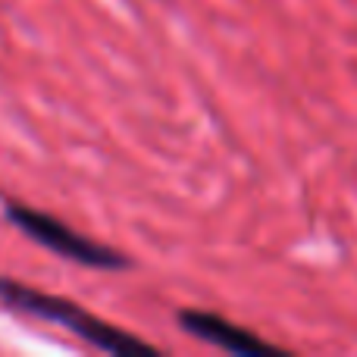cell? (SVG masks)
I'll return each instance as SVG.
<instances>
[{"instance_id":"6da1fadb","label":"cell","mask_w":357,"mask_h":357,"mask_svg":"<svg viewBox=\"0 0 357 357\" xmlns=\"http://www.w3.org/2000/svg\"><path fill=\"white\" fill-rule=\"evenodd\" d=\"M0 307L41 323H54V326L66 329L75 339H82L85 345L98 348L104 354H160L157 345L126 333L116 323L100 320L82 304L60 295H50V291H38L13 276H0Z\"/></svg>"},{"instance_id":"7a4b0ae2","label":"cell","mask_w":357,"mask_h":357,"mask_svg":"<svg viewBox=\"0 0 357 357\" xmlns=\"http://www.w3.org/2000/svg\"><path fill=\"white\" fill-rule=\"evenodd\" d=\"M0 210H3V220L10 222L13 229H19L29 241H35L38 248L56 254V257L69 260V264L88 266V270H104V273H126L135 266V260L126 251L75 232L60 216L44 213V210L31 207V204H22V201H16V197L3 195L0 197Z\"/></svg>"},{"instance_id":"3957f363","label":"cell","mask_w":357,"mask_h":357,"mask_svg":"<svg viewBox=\"0 0 357 357\" xmlns=\"http://www.w3.org/2000/svg\"><path fill=\"white\" fill-rule=\"evenodd\" d=\"M176 323L185 335H191V339L204 342V345H210V348H220V351H226V354H245V357L285 354L279 345L264 342L257 333H251V329H245V326H238V323L226 320V317L213 314V310L182 307L176 314Z\"/></svg>"}]
</instances>
